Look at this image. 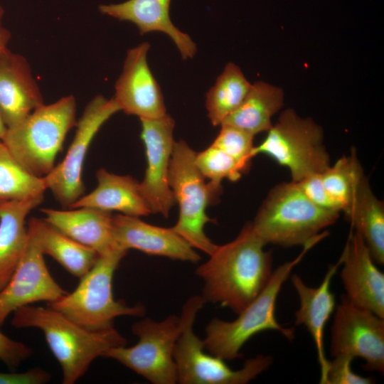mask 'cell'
<instances>
[{"mask_svg":"<svg viewBox=\"0 0 384 384\" xmlns=\"http://www.w3.org/2000/svg\"><path fill=\"white\" fill-rule=\"evenodd\" d=\"M283 104L281 88L263 81L255 82L240 105L221 125L235 127L253 136L267 132L272 126V117Z\"/></svg>","mask_w":384,"mask_h":384,"instance_id":"26","label":"cell"},{"mask_svg":"<svg viewBox=\"0 0 384 384\" xmlns=\"http://www.w3.org/2000/svg\"><path fill=\"white\" fill-rule=\"evenodd\" d=\"M267 132L264 140L254 147L253 156L265 154L286 167L292 181L321 174L330 166L323 129L311 118L287 109Z\"/></svg>","mask_w":384,"mask_h":384,"instance_id":"9","label":"cell"},{"mask_svg":"<svg viewBox=\"0 0 384 384\" xmlns=\"http://www.w3.org/2000/svg\"><path fill=\"white\" fill-rule=\"evenodd\" d=\"M11 38L10 31L0 24V58L5 50Z\"/></svg>","mask_w":384,"mask_h":384,"instance_id":"36","label":"cell"},{"mask_svg":"<svg viewBox=\"0 0 384 384\" xmlns=\"http://www.w3.org/2000/svg\"><path fill=\"white\" fill-rule=\"evenodd\" d=\"M146 168L139 183L151 213L168 217L176 203L169 185V169L174 145V119L168 114L156 119H139Z\"/></svg>","mask_w":384,"mask_h":384,"instance_id":"13","label":"cell"},{"mask_svg":"<svg viewBox=\"0 0 384 384\" xmlns=\"http://www.w3.org/2000/svg\"><path fill=\"white\" fill-rule=\"evenodd\" d=\"M181 329V319L176 315L161 321L142 319L132 327L139 338L137 344L111 348L102 357L116 360L151 383L175 384L178 375L174 353Z\"/></svg>","mask_w":384,"mask_h":384,"instance_id":"10","label":"cell"},{"mask_svg":"<svg viewBox=\"0 0 384 384\" xmlns=\"http://www.w3.org/2000/svg\"><path fill=\"white\" fill-rule=\"evenodd\" d=\"M364 176V170L354 148L351 149L349 155L341 156L321 174L324 188L341 212L350 204Z\"/></svg>","mask_w":384,"mask_h":384,"instance_id":"29","label":"cell"},{"mask_svg":"<svg viewBox=\"0 0 384 384\" xmlns=\"http://www.w3.org/2000/svg\"><path fill=\"white\" fill-rule=\"evenodd\" d=\"M353 358L347 356L334 357L329 361L325 384H370L373 380L355 373L351 370Z\"/></svg>","mask_w":384,"mask_h":384,"instance_id":"32","label":"cell"},{"mask_svg":"<svg viewBox=\"0 0 384 384\" xmlns=\"http://www.w3.org/2000/svg\"><path fill=\"white\" fill-rule=\"evenodd\" d=\"M196 154L185 141L174 142L169 179L179 214L172 228L194 249L210 255L218 245L204 231L206 224L212 221L206 208L222 191L215 189L206 181L196 165Z\"/></svg>","mask_w":384,"mask_h":384,"instance_id":"8","label":"cell"},{"mask_svg":"<svg viewBox=\"0 0 384 384\" xmlns=\"http://www.w3.org/2000/svg\"><path fill=\"white\" fill-rule=\"evenodd\" d=\"M171 0H127L118 4H102L105 15L135 24L140 34L161 32L171 38L183 60L193 58L196 45L186 33L172 23L169 10Z\"/></svg>","mask_w":384,"mask_h":384,"instance_id":"20","label":"cell"},{"mask_svg":"<svg viewBox=\"0 0 384 384\" xmlns=\"http://www.w3.org/2000/svg\"><path fill=\"white\" fill-rule=\"evenodd\" d=\"M15 328H37L63 371V383L73 384L84 375L92 362L111 348L126 346L127 341L114 326L90 330L50 308L21 307L13 312Z\"/></svg>","mask_w":384,"mask_h":384,"instance_id":"2","label":"cell"},{"mask_svg":"<svg viewBox=\"0 0 384 384\" xmlns=\"http://www.w3.org/2000/svg\"><path fill=\"white\" fill-rule=\"evenodd\" d=\"M343 213L352 228L362 236L373 261L383 265L384 204L373 192L366 175Z\"/></svg>","mask_w":384,"mask_h":384,"instance_id":"24","label":"cell"},{"mask_svg":"<svg viewBox=\"0 0 384 384\" xmlns=\"http://www.w3.org/2000/svg\"><path fill=\"white\" fill-rule=\"evenodd\" d=\"M50 379V374L40 368L21 373L0 372V384H43Z\"/></svg>","mask_w":384,"mask_h":384,"instance_id":"35","label":"cell"},{"mask_svg":"<svg viewBox=\"0 0 384 384\" xmlns=\"http://www.w3.org/2000/svg\"><path fill=\"white\" fill-rule=\"evenodd\" d=\"M96 178L97 187L68 208L88 207L139 218L151 213L142 193L139 182L131 176L117 175L100 169Z\"/></svg>","mask_w":384,"mask_h":384,"instance_id":"22","label":"cell"},{"mask_svg":"<svg viewBox=\"0 0 384 384\" xmlns=\"http://www.w3.org/2000/svg\"><path fill=\"white\" fill-rule=\"evenodd\" d=\"M195 163L199 171L216 190L222 191L224 179L238 181L243 172L236 161L220 148L213 145L196 153Z\"/></svg>","mask_w":384,"mask_h":384,"instance_id":"30","label":"cell"},{"mask_svg":"<svg viewBox=\"0 0 384 384\" xmlns=\"http://www.w3.org/2000/svg\"><path fill=\"white\" fill-rule=\"evenodd\" d=\"M330 352L333 357H360L366 369L383 373L384 319L343 295L334 316Z\"/></svg>","mask_w":384,"mask_h":384,"instance_id":"12","label":"cell"},{"mask_svg":"<svg viewBox=\"0 0 384 384\" xmlns=\"http://www.w3.org/2000/svg\"><path fill=\"white\" fill-rule=\"evenodd\" d=\"M127 252L117 248L100 255L92 267L80 279L74 291L47 306L95 331L112 326L117 316H142L145 313L142 304L128 306L122 300H115L113 296V276Z\"/></svg>","mask_w":384,"mask_h":384,"instance_id":"6","label":"cell"},{"mask_svg":"<svg viewBox=\"0 0 384 384\" xmlns=\"http://www.w3.org/2000/svg\"><path fill=\"white\" fill-rule=\"evenodd\" d=\"M4 14V9L0 6V24H1V20Z\"/></svg>","mask_w":384,"mask_h":384,"instance_id":"38","label":"cell"},{"mask_svg":"<svg viewBox=\"0 0 384 384\" xmlns=\"http://www.w3.org/2000/svg\"><path fill=\"white\" fill-rule=\"evenodd\" d=\"M149 48V43L144 42L127 50L114 86L113 99L120 111L139 119H156L167 114L161 88L148 64Z\"/></svg>","mask_w":384,"mask_h":384,"instance_id":"15","label":"cell"},{"mask_svg":"<svg viewBox=\"0 0 384 384\" xmlns=\"http://www.w3.org/2000/svg\"><path fill=\"white\" fill-rule=\"evenodd\" d=\"M220 127L212 144L233 158L245 174L249 170L254 157L255 136L235 127L223 124Z\"/></svg>","mask_w":384,"mask_h":384,"instance_id":"31","label":"cell"},{"mask_svg":"<svg viewBox=\"0 0 384 384\" xmlns=\"http://www.w3.org/2000/svg\"><path fill=\"white\" fill-rule=\"evenodd\" d=\"M32 354L25 343L13 340L0 331V361L11 368H17Z\"/></svg>","mask_w":384,"mask_h":384,"instance_id":"34","label":"cell"},{"mask_svg":"<svg viewBox=\"0 0 384 384\" xmlns=\"http://www.w3.org/2000/svg\"><path fill=\"white\" fill-rule=\"evenodd\" d=\"M345 297L384 319V274L375 265L362 236L352 229L341 254Z\"/></svg>","mask_w":384,"mask_h":384,"instance_id":"16","label":"cell"},{"mask_svg":"<svg viewBox=\"0 0 384 384\" xmlns=\"http://www.w3.org/2000/svg\"><path fill=\"white\" fill-rule=\"evenodd\" d=\"M341 263V256L336 264L329 267L321 284L316 288L307 286L297 274L291 277L300 304L294 314L295 324L304 326L314 341L321 371L319 383L321 384H325L329 361L324 349V331L336 304L334 294L331 292V282Z\"/></svg>","mask_w":384,"mask_h":384,"instance_id":"19","label":"cell"},{"mask_svg":"<svg viewBox=\"0 0 384 384\" xmlns=\"http://www.w3.org/2000/svg\"><path fill=\"white\" fill-rule=\"evenodd\" d=\"M44 196L0 203V291L14 274L28 241L26 217Z\"/></svg>","mask_w":384,"mask_h":384,"instance_id":"23","label":"cell"},{"mask_svg":"<svg viewBox=\"0 0 384 384\" xmlns=\"http://www.w3.org/2000/svg\"><path fill=\"white\" fill-rule=\"evenodd\" d=\"M27 225L42 252L51 256L79 279L88 272L100 256L96 251L70 238L45 219L32 218Z\"/></svg>","mask_w":384,"mask_h":384,"instance_id":"25","label":"cell"},{"mask_svg":"<svg viewBox=\"0 0 384 384\" xmlns=\"http://www.w3.org/2000/svg\"><path fill=\"white\" fill-rule=\"evenodd\" d=\"M46 189L44 177L25 170L0 139V203L44 196Z\"/></svg>","mask_w":384,"mask_h":384,"instance_id":"28","label":"cell"},{"mask_svg":"<svg viewBox=\"0 0 384 384\" xmlns=\"http://www.w3.org/2000/svg\"><path fill=\"white\" fill-rule=\"evenodd\" d=\"M43 104L28 60L7 48L0 58V114L5 125H16Z\"/></svg>","mask_w":384,"mask_h":384,"instance_id":"18","label":"cell"},{"mask_svg":"<svg viewBox=\"0 0 384 384\" xmlns=\"http://www.w3.org/2000/svg\"><path fill=\"white\" fill-rule=\"evenodd\" d=\"M120 110L114 100L101 95L86 105L76 123L74 138L63 161L44 177L47 189L64 208L85 195L82 174L90 145L101 127Z\"/></svg>","mask_w":384,"mask_h":384,"instance_id":"11","label":"cell"},{"mask_svg":"<svg viewBox=\"0 0 384 384\" xmlns=\"http://www.w3.org/2000/svg\"><path fill=\"white\" fill-rule=\"evenodd\" d=\"M205 304L201 296L189 298L182 308L181 331L174 358L178 383L181 384H245L267 370L272 363L270 356L259 354L245 361L242 368L231 369L225 360L206 353L205 344L193 331V324Z\"/></svg>","mask_w":384,"mask_h":384,"instance_id":"7","label":"cell"},{"mask_svg":"<svg viewBox=\"0 0 384 384\" xmlns=\"http://www.w3.org/2000/svg\"><path fill=\"white\" fill-rule=\"evenodd\" d=\"M251 86L240 68L228 63L206 94V107L213 126H220L240 105Z\"/></svg>","mask_w":384,"mask_h":384,"instance_id":"27","label":"cell"},{"mask_svg":"<svg viewBox=\"0 0 384 384\" xmlns=\"http://www.w3.org/2000/svg\"><path fill=\"white\" fill-rule=\"evenodd\" d=\"M305 196L314 205L328 210L340 212L336 203L327 193L321 174H314L296 182Z\"/></svg>","mask_w":384,"mask_h":384,"instance_id":"33","label":"cell"},{"mask_svg":"<svg viewBox=\"0 0 384 384\" xmlns=\"http://www.w3.org/2000/svg\"><path fill=\"white\" fill-rule=\"evenodd\" d=\"M45 220L58 230L87 246L99 255L115 248L111 212L80 207L55 210L43 208Z\"/></svg>","mask_w":384,"mask_h":384,"instance_id":"21","label":"cell"},{"mask_svg":"<svg viewBox=\"0 0 384 384\" xmlns=\"http://www.w3.org/2000/svg\"><path fill=\"white\" fill-rule=\"evenodd\" d=\"M114 247L135 249L149 255L196 263L200 255L172 228L145 223L139 217L119 214L112 216Z\"/></svg>","mask_w":384,"mask_h":384,"instance_id":"17","label":"cell"},{"mask_svg":"<svg viewBox=\"0 0 384 384\" xmlns=\"http://www.w3.org/2000/svg\"><path fill=\"white\" fill-rule=\"evenodd\" d=\"M339 214L314 205L291 181L272 188L250 223L265 245L304 246L334 224Z\"/></svg>","mask_w":384,"mask_h":384,"instance_id":"4","label":"cell"},{"mask_svg":"<svg viewBox=\"0 0 384 384\" xmlns=\"http://www.w3.org/2000/svg\"><path fill=\"white\" fill-rule=\"evenodd\" d=\"M328 235L326 231L303 246L300 254L273 270L272 276L260 293L232 321L213 318L206 327L205 348L225 361L241 357L243 345L255 334L264 331H277L292 341L294 328L281 326L275 316L276 301L280 289L307 252Z\"/></svg>","mask_w":384,"mask_h":384,"instance_id":"3","label":"cell"},{"mask_svg":"<svg viewBox=\"0 0 384 384\" xmlns=\"http://www.w3.org/2000/svg\"><path fill=\"white\" fill-rule=\"evenodd\" d=\"M76 101L73 95L38 107L1 139L18 164L43 178L54 168L56 156L68 132L75 127Z\"/></svg>","mask_w":384,"mask_h":384,"instance_id":"5","label":"cell"},{"mask_svg":"<svg viewBox=\"0 0 384 384\" xmlns=\"http://www.w3.org/2000/svg\"><path fill=\"white\" fill-rule=\"evenodd\" d=\"M7 127L5 125L0 114V139L1 140L6 132Z\"/></svg>","mask_w":384,"mask_h":384,"instance_id":"37","label":"cell"},{"mask_svg":"<svg viewBox=\"0 0 384 384\" xmlns=\"http://www.w3.org/2000/svg\"><path fill=\"white\" fill-rule=\"evenodd\" d=\"M266 245L246 224L231 242L217 245L196 274L203 279L206 302L218 304L236 314L264 289L272 274V256Z\"/></svg>","mask_w":384,"mask_h":384,"instance_id":"1","label":"cell"},{"mask_svg":"<svg viewBox=\"0 0 384 384\" xmlns=\"http://www.w3.org/2000/svg\"><path fill=\"white\" fill-rule=\"evenodd\" d=\"M67 293L51 276L44 254L28 230L24 252L10 280L0 291V327L16 309L38 302L52 303Z\"/></svg>","mask_w":384,"mask_h":384,"instance_id":"14","label":"cell"}]
</instances>
